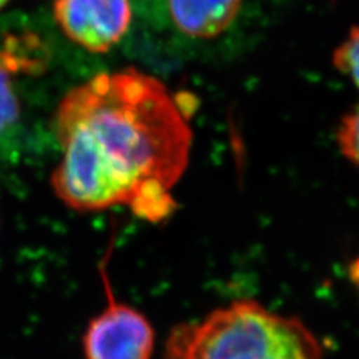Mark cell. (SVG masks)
Listing matches in <instances>:
<instances>
[{"mask_svg": "<svg viewBox=\"0 0 359 359\" xmlns=\"http://www.w3.org/2000/svg\"><path fill=\"white\" fill-rule=\"evenodd\" d=\"M15 74L0 59V132L13 126L20 117V100L14 90Z\"/></svg>", "mask_w": 359, "mask_h": 359, "instance_id": "cell-7", "label": "cell"}, {"mask_svg": "<svg viewBox=\"0 0 359 359\" xmlns=\"http://www.w3.org/2000/svg\"><path fill=\"white\" fill-rule=\"evenodd\" d=\"M163 359H322V349L298 319L237 301L175 327Z\"/></svg>", "mask_w": 359, "mask_h": 359, "instance_id": "cell-2", "label": "cell"}, {"mask_svg": "<svg viewBox=\"0 0 359 359\" xmlns=\"http://www.w3.org/2000/svg\"><path fill=\"white\" fill-rule=\"evenodd\" d=\"M8 2H9V0H0V9H2Z\"/></svg>", "mask_w": 359, "mask_h": 359, "instance_id": "cell-10", "label": "cell"}, {"mask_svg": "<svg viewBox=\"0 0 359 359\" xmlns=\"http://www.w3.org/2000/svg\"><path fill=\"white\" fill-rule=\"evenodd\" d=\"M108 304L90 320L84 334L86 359H151L154 331L142 313L112 295L108 273L100 268Z\"/></svg>", "mask_w": 359, "mask_h": 359, "instance_id": "cell-3", "label": "cell"}, {"mask_svg": "<svg viewBox=\"0 0 359 359\" xmlns=\"http://www.w3.org/2000/svg\"><path fill=\"white\" fill-rule=\"evenodd\" d=\"M337 141L343 154L359 168V107L341 121Z\"/></svg>", "mask_w": 359, "mask_h": 359, "instance_id": "cell-9", "label": "cell"}, {"mask_svg": "<svg viewBox=\"0 0 359 359\" xmlns=\"http://www.w3.org/2000/svg\"><path fill=\"white\" fill-rule=\"evenodd\" d=\"M54 18L65 35L90 53H107L126 35L129 0H55Z\"/></svg>", "mask_w": 359, "mask_h": 359, "instance_id": "cell-4", "label": "cell"}, {"mask_svg": "<svg viewBox=\"0 0 359 359\" xmlns=\"http://www.w3.org/2000/svg\"><path fill=\"white\" fill-rule=\"evenodd\" d=\"M62 161L51 175L57 198L76 211L128 207L161 222L177 207L192 128L157 78L135 67L74 87L54 117Z\"/></svg>", "mask_w": 359, "mask_h": 359, "instance_id": "cell-1", "label": "cell"}, {"mask_svg": "<svg viewBox=\"0 0 359 359\" xmlns=\"http://www.w3.org/2000/svg\"><path fill=\"white\" fill-rule=\"evenodd\" d=\"M240 8L241 0H168L172 25L195 39L220 36L238 17Z\"/></svg>", "mask_w": 359, "mask_h": 359, "instance_id": "cell-5", "label": "cell"}, {"mask_svg": "<svg viewBox=\"0 0 359 359\" xmlns=\"http://www.w3.org/2000/svg\"><path fill=\"white\" fill-rule=\"evenodd\" d=\"M0 59L15 75L45 71L47 51L35 35H13L5 39L0 48Z\"/></svg>", "mask_w": 359, "mask_h": 359, "instance_id": "cell-6", "label": "cell"}, {"mask_svg": "<svg viewBox=\"0 0 359 359\" xmlns=\"http://www.w3.org/2000/svg\"><path fill=\"white\" fill-rule=\"evenodd\" d=\"M334 65L359 88V27H353L349 36L335 50Z\"/></svg>", "mask_w": 359, "mask_h": 359, "instance_id": "cell-8", "label": "cell"}]
</instances>
